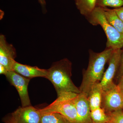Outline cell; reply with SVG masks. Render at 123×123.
<instances>
[{"label":"cell","instance_id":"22","mask_svg":"<svg viewBox=\"0 0 123 123\" xmlns=\"http://www.w3.org/2000/svg\"><path fill=\"white\" fill-rule=\"evenodd\" d=\"M6 68L1 64H0V74L5 75L8 72Z\"/></svg>","mask_w":123,"mask_h":123},{"label":"cell","instance_id":"10","mask_svg":"<svg viewBox=\"0 0 123 123\" xmlns=\"http://www.w3.org/2000/svg\"><path fill=\"white\" fill-rule=\"evenodd\" d=\"M88 95L85 93L78 94L75 105L78 118V123H91V108Z\"/></svg>","mask_w":123,"mask_h":123},{"label":"cell","instance_id":"26","mask_svg":"<svg viewBox=\"0 0 123 123\" xmlns=\"http://www.w3.org/2000/svg\"><path fill=\"white\" fill-rule=\"evenodd\" d=\"M109 123V122H108V123Z\"/></svg>","mask_w":123,"mask_h":123},{"label":"cell","instance_id":"1","mask_svg":"<svg viewBox=\"0 0 123 123\" xmlns=\"http://www.w3.org/2000/svg\"><path fill=\"white\" fill-rule=\"evenodd\" d=\"M113 50L112 49L106 48L102 52L97 53L91 49L89 50L88 68L83 70L82 81L79 88L81 92L88 95L92 86L101 81L105 65L108 62Z\"/></svg>","mask_w":123,"mask_h":123},{"label":"cell","instance_id":"19","mask_svg":"<svg viewBox=\"0 0 123 123\" xmlns=\"http://www.w3.org/2000/svg\"><path fill=\"white\" fill-rule=\"evenodd\" d=\"M123 74V50H122L121 53V58L118 71L117 73L116 76V78L118 79V81L121 77Z\"/></svg>","mask_w":123,"mask_h":123},{"label":"cell","instance_id":"7","mask_svg":"<svg viewBox=\"0 0 123 123\" xmlns=\"http://www.w3.org/2000/svg\"><path fill=\"white\" fill-rule=\"evenodd\" d=\"M122 52L121 49L113 50L108 62V67L104 73L102 78L99 82L103 91L109 89L115 84L113 79L118 71Z\"/></svg>","mask_w":123,"mask_h":123},{"label":"cell","instance_id":"2","mask_svg":"<svg viewBox=\"0 0 123 123\" xmlns=\"http://www.w3.org/2000/svg\"><path fill=\"white\" fill-rule=\"evenodd\" d=\"M72 71V62L67 58L54 62L48 69L46 78L53 84L57 96L64 92L81 93L71 79Z\"/></svg>","mask_w":123,"mask_h":123},{"label":"cell","instance_id":"20","mask_svg":"<svg viewBox=\"0 0 123 123\" xmlns=\"http://www.w3.org/2000/svg\"><path fill=\"white\" fill-rule=\"evenodd\" d=\"M114 9L119 17L123 22V6Z\"/></svg>","mask_w":123,"mask_h":123},{"label":"cell","instance_id":"8","mask_svg":"<svg viewBox=\"0 0 123 123\" xmlns=\"http://www.w3.org/2000/svg\"><path fill=\"white\" fill-rule=\"evenodd\" d=\"M17 56L16 49L12 44L7 42L5 36L0 35V64L4 66L9 71L13 70V66Z\"/></svg>","mask_w":123,"mask_h":123},{"label":"cell","instance_id":"24","mask_svg":"<svg viewBox=\"0 0 123 123\" xmlns=\"http://www.w3.org/2000/svg\"><path fill=\"white\" fill-rule=\"evenodd\" d=\"M117 85L120 90H123V74L119 80L118 84Z\"/></svg>","mask_w":123,"mask_h":123},{"label":"cell","instance_id":"6","mask_svg":"<svg viewBox=\"0 0 123 123\" xmlns=\"http://www.w3.org/2000/svg\"><path fill=\"white\" fill-rule=\"evenodd\" d=\"M5 76L10 84L17 91L22 107L31 105L28 92V86L31 79L23 76L14 70L9 71Z\"/></svg>","mask_w":123,"mask_h":123},{"label":"cell","instance_id":"9","mask_svg":"<svg viewBox=\"0 0 123 123\" xmlns=\"http://www.w3.org/2000/svg\"><path fill=\"white\" fill-rule=\"evenodd\" d=\"M11 115L18 123H40L42 117L39 109L31 105L20 107Z\"/></svg>","mask_w":123,"mask_h":123},{"label":"cell","instance_id":"17","mask_svg":"<svg viewBox=\"0 0 123 123\" xmlns=\"http://www.w3.org/2000/svg\"><path fill=\"white\" fill-rule=\"evenodd\" d=\"M123 6V0H97L96 7H111L117 8Z\"/></svg>","mask_w":123,"mask_h":123},{"label":"cell","instance_id":"25","mask_svg":"<svg viewBox=\"0 0 123 123\" xmlns=\"http://www.w3.org/2000/svg\"><path fill=\"white\" fill-rule=\"evenodd\" d=\"M121 92H122V94H123V90H121Z\"/></svg>","mask_w":123,"mask_h":123},{"label":"cell","instance_id":"23","mask_svg":"<svg viewBox=\"0 0 123 123\" xmlns=\"http://www.w3.org/2000/svg\"><path fill=\"white\" fill-rule=\"evenodd\" d=\"M38 1L42 6L43 11L44 13L46 12V2L45 0H38Z\"/></svg>","mask_w":123,"mask_h":123},{"label":"cell","instance_id":"21","mask_svg":"<svg viewBox=\"0 0 123 123\" xmlns=\"http://www.w3.org/2000/svg\"><path fill=\"white\" fill-rule=\"evenodd\" d=\"M3 121L5 123H18L13 118L11 114L4 117L3 119Z\"/></svg>","mask_w":123,"mask_h":123},{"label":"cell","instance_id":"16","mask_svg":"<svg viewBox=\"0 0 123 123\" xmlns=\"http://www.w3.org/2000/svg\"><path fill=\"white\" fill-rule=\"evenodd\" d=\"M90 115L93 123H105L109 122L106 113L104 109L101 107L91 111Z\"/></svg>","mask_w":123,"mask_h":123},{"label":"cell","instance_id":"15","mask_svg":"<svg viewBox=\"0 0 123 123\" xmlns=\"http://www.w3.org/2000/svg\"><path fill=\"white\" fill-rule=\"evenodd\" d=\"M40 123H68L66 119L56 112H41Z\"/></svg>","mask_w":123,"mask_h":123},{"label":"cell","instance_id":"11","mask_svg":"<svg viewBox=\"0 0 123 123\" xmlns=\"http://www.w3.org/2000/svg\"><path fill=\"white\" fill-rule=\"evenodd\" d=\"M13 70L23 76L30 79L37 77L46 78L48 74V69L40 68L36 66L23 64L16 61L14 65Z\"/></svg>","mask_w":123,"mask_h":123},{"label":"cell","instance_id":"12","mask_svg":"<svg viewBox=\"0 0 123 123\" xmlns=\"http://www.w3.org/2000/svg\"><path fill=\"white\" fill-rule=\"evenodd\" d=\"M103 91L99 82L96 83L91 87L88 96L91 111L101 107Z\"/></svg>","mask_w":123,"mask_h":123},{"label":"cell","instance_id":"27","mask_svg":"<svg viewBox=\"0 0 123 123\" xmlns=\"http://www.w3.org/2000/svg\"></svg>","mask_w":123,"mask_h":123},{"label":"cell","instance_id":"5","mask_svg":"<svg viewBox=\"0 0 123 123\" xmlns=\"http://www.w3.org/2000/svg\"><path fill=\"white\" fill-rule=\"evenodd\" d=\"M101 107L106 113L123 110V95L117 85L103 91Z\"/></svg>","mask_w":123,"mask_h":123},{"label":"cell","instance_id":"4","mask_svg":"<svg viewBox=\"0 0 123 123\" xmlns=\"http://www.w3.org/2000/svg\"><path fill=\"white\" fill-rule=\"evenodd\" d=\"M86 18L92 25H99L102 27L107 38L106 48L114 50L123 47V34L120 33L108 22L103 8L95 7Z\"/></svg>","mask_w":123,"mask_h":123},{"label":"cell","instance_id":"13","mask_svg":"<svg viewBox=\"0 0 123 123\" xmlns=\"http://www.w3.org/2000/svg\"><path fill=\"white\" fill-rule=\"evenodd\" d=\"M104 14L108 22L120 33L123 34V22L114 9L103 8Z\"/></svg>","mask_w":123,"mask_h":123},{"label":"cell","instance_id":"3","mask_svg":"<svg viewBox=\"0 0 123 123\" xmlns=\"http://www.w3.org/2000/svg\"><path fill=\"white\" fill-rule=\"evenodd\" d=\"M78 94L73 92H64L57 96L52 103L42 109L41 112H56L66 119L68 123H78L75 101Z\"/></svg>","mask_w":123,"mask_h":123},{"label":"cell","instance_id":"14","mask_svg":"<svg viewBox=\"0 0 123 123\" xmlns=\"http://www.w3.org/2000/svg\"><path fill=\"white\" fill-rule=\"evenodd\" d=\"M80 13L87 17L96 7L97 0H74Z\"/></svg>","mask_w":123,"mask_h":123},{"label":"cell","instance_id":"18","mask_svg":"<svg viewBox=\"0 0 123 123\" xmlns=\"http://www.w3.org/2000/svg\"><path fill=\"white\" fill-rule=\"evenodd\" d=\"M106 113L110 123H123V110Z\"/></svg>","mask_w":123,"mask_h":123}]
</instances>
